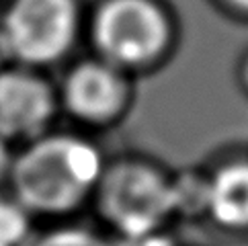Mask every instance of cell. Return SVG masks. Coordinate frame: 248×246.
Segmentation results:
<instances>
[{"label":"cell","instance_id":"obj_1","mask_svg":"<svg viewBox=\"0 0 248 246\" xmlns=\"http://www.w3.org/2000/svg\"><path fill=\"white\" fill-rule=\"evenodd\" d=\"M103 170V156L91 142L47 136L13 160L8 179L13 199L31 217H64L94 197Z\"/></svg>","mask_w":248,"mask_h":246},{"label":"cell","instance_id":"obj_2","mask_svg":"<svg viewBox=\"0 0 248 246\" xmlns=\"http://www.w3.org/2000/svg\"><path fill=\"white\" fill-rule=\"evenodd\" d=\"M96 209L111 238L121 246L156 242L179 215L174 181L138 160L117 162L103 170L94 191Z\"/></svg>","mask_w":248,"mask_h":246},{"label":"cell","instance_id":"obj_3","mask_svg":"<svg viewBox=\"0 0 248 246\" xmlns=\"http://www.w3.org/2000/svg\"><path fill=\"white\" fill-rule=\"evenodd\" d=\"M168 19L152 0H107L94 16L93 39L107 64L141 66L164 51Z\"/></svg>","mask_w":248,"mask_h":246},{"label":"cell","instance_id":"obj_4","mask_svg":"<svg viewBox=\"0 0 248 246\" xmlns=\"http://www.w3.org/2000/svg\"><path fill=\"white\" fill-rule=\"evenodd\" d=\"M13 60L51 64L72 47L78 33L76 0H13L0 25Z\"/></svg>","mask_w":248,"mask_h":246},{"label":"cell","instance_id":"obj_5","mask_svg":"<svg viewBox=\"0 0 248 246\" xmlns=\"http://www.w3.org/2000/svg\"><path fill=\"white\" fill-rule=\"evenodd\" d=\"M56 99L49 84L29 70H0V136L37 138L49 125Z\"/></svg>","mask_w":248,"mask_h":246},{"label":"cell","instance_id":"obj_6","mask_svg":"<svg viewBox=\"0 0 248 246\" xmlns=\"http://www.w3.org/2000/svg\"><path fill=\"white\" fill-rule=\"evenodd\" d=\"M125 96L127 84L123 76L105 60L76 66L64 84V103L70 113L93 123L117 115Z\"/></svg>","mask_w":248,"mask_h":246},{"label":"cell","instance_id":"obj_7","mask_svg":"<svg viewBox=\"0 0 248 246\" xmlns=\"http://www.w3.org/2000/svg\"><path fill=\"white\" fill-rule=\"evenodd\" d=\"M203 215L224 232L248 230V162H230L205 179Z\"/></svg>","mask_w":248,"mask_h":246},{"label":"cell","instance_id":"obj_8","mask_svg":"<svg viewBox=\"0 0 248 246\" xmlns=\"http://www.w3.org/2000/svg\"><path fill=\"white\" fill-rule=\"evenodd\" d=\"M25 246H121L109 234L84 226H60L37 234Z\"/></svg>","mask_w":248,"mask_h":246},{"label":"cell","instance_id":"obj_9","mask_svg":"<svg viewBox=\"0 0 248 246\" xmlns=\"http://www.w3.org/2000/svg\"><path fill=\"white\" fill-rule=\"evenodd\" d=\"M31 215L15 199H0V246H25L29 236Z\"/></svg>","mask_w":248,"mask_h":246},{"label":"cell","instance_id":"obj_10","mask_svg":"<svg viewBox=\"0 0 248 246\" xmlns=\"http://www.w3.org/2000/svg\"><path fill=\"white\" fill-rule=\"evenodd\" d=\"M11 164H13V158H11V152H8L6 139L0 136V183L8 177V172H11Z\"/></svg>","mask_w":248,"mask_h":246},{"label":"cell","instance_id":"obj_11","mask_svg":"<svg viewBox=\"0 0 248 246\" xmlns=\"http://www.w3.org/2000/svg\"><path fill=\"white\" fill-rule=\"evenodd\" d=\"M6 60H13V56H11V49H8V43L4 39L2 31H0V68H2V64Z\"/></svg>","mask_w":248,"mask_h":246},{"label":"cell","instance_id":"obj_12","mask_svg":"<svg viewBox=\"0 0 248 246\" xmlns=\"http://www.w3.org/2000/svg\"><path fill=\"white\" fill-rule=\"evenodd\" d=\"M228 2H232L236 8H240V11L248 13V0H228Z\"/></svg>","mask_w":248,"mask_h":246},{"label":"cell","instance_id":"obj_13","mask_svg":"<svg viewBox=\"0 0 248 246\" xmlns=\"http://www.w3.org/2000/svg\"><path fill=\"white\" fill-rule=\"evenodd\" d=\"M246 82H248V64H246Z\"/></svg>","mask_w":248,"mask_h":246}]
</instances>
